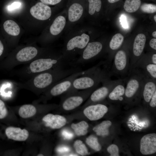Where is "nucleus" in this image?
Segmentation results:
<instances>
[{
	"mask_svg": "<svg viewBox=\"0 0 156 156\" xmlns=\"http://www.w3.org/2000/svg\"><path fill=\"white\" fill-rule=\"evenodd\" d=\"M81 70L78 67L70 68H57L37 74L24 81L18 83V86L38 92L46 90L58 81Z\"/></svg>",
	"mask_w": 156,
	"mask_h": 156,
	"instance_id": "nucleus-3",
	"label": "nucleus"
},
{
	"mask_svg": "<svg viewBox=\"0 0 156 156\" xmlns=\"http://www.w3.org/2000/svg\"><path fill=\"white\" fill-rule=\"evenodd\" d=\"M141 3V0H126L124 5V8L128 12H134L140 7Z\"/></svg>",
	"mask_w": 156,
	"mask_h": 156,
	"instance_id": "nucleus-28",
	"label": "nucleus"
},
{
	"mask_svg": "<svg viewBox=\"0 0 156 156\" xmlns=\"http://www.w3.org/2000/svg\"><path fill=\"white\" fill-rule=\"evenodd\" d=\"M152 36L155 38H156V31H154L152 33Z\"/></svg>",
	"mask_w": 156,
	"mask_h": 156,
	"instance_id": "nucleus-43",
	"label": "nucleus"
},
{
	"mask_svg": "<svg viewBox=\"0 0 156 156\" xmlns=\"http://www.w3.org/2000/svg\"><path fill=\"white\" fill-rule=\"evenodd\" d=\"M67 21V12L64 7L55 17L49 26V34L52 38H57L64 34Z\"/></svg>",
	"mask_w": 156,
	"mask_h": 156,
	"instance_id": "nucleus-10",
	"label": "nucleus"
},
{
	"mask_svg": "<svg viewBox=\"0 0 156 156\" xmlns=\"http://www.w3.org/2000/svg\"><path fill=\"white\" fill-rule=\"evenodd\" d=\"M73 146L77 153L81 155L85 156L88 154V149L82 141L79 140H76Z\"/></svg>",
	"mask_w": 156,
	"mask_h": 156,
	"instance_id": "nucleus-30",
	"label": "nucleus"
},
{
	"mask_svg": "<svg viewBox=\"0 0 156 156\" xmlns=\"http://www.w3.org/2000/svg\"><path fill=\"white\" fill-rule=\"evenodd\" d=\"M146 40V37L143 34H139L135 37L133 46L132 55L130 60L128 74L134 69L137 62L141 57L145 47Z\"/></svg>",
	"mask_w": 156,
	"mask_h": 156,
	"instance_id": "nucleus-11",
	"label": "nucleus"
},
{
	"mask_svg": "<svg viewBox=\"0 0 156 156\" xmlns=\"http://www.w3.org/2000/svg\"><path fill=\"white\" fill-rule=\"evenodd\" d=\"M124 40L123 36L120 33L115 34L112 37L109 43V47L110 50L115 51L121 46Z\"/></svg>",
	"mask_w": 156,
	"mask_h": 156,
	"instance_id": "nucleus-27",
	"label": "nucleus"
},
{
	"mask_svg": "<svg viewBox=\"0 0 156 156\" xmlns=\"http://www.w3.org/2000/svg\"><path fill=\"white\" fill-rule=\"evenodd\" d=\"M31 15L36 19L42 21L49 20L53 14L52 8L41 2L37 3L30 9Z\"/></svg>",
	"mask_w": 156,
	"mask_h": 156,
	"instance_id": "nucleus-13",
	"label": "nucleus"
},
{
	"mask_svg": "<svg viewBox=\"0 0 156 156\" xmlns=\"http://www.w3.org/2000/svg\"><path fill=\"white\" fill-rule=\"evenodd\" d=\"M111 125L112 122L110 121H104L94 127L93 130L98 135H107L109 134L108 128Z\"/></svg>",
	"mask_w": 156,
	"mask_h": 156,
	"instance_id": "nucleus-25",
	"label": "nucleus"
},
{
	"mask_svg": "<svg viewBox=\"0 0 156 156\" xmlns=\"http://www.w3.org/2000/svg\"><path fill=\"white\" fill-rule=\"evenodd\" d=\"M126 81L125 78L120 79L108 95L109 99L112 101H122L125 95Z\"/></svg>",
	"mask_w": 156,
	"mask_h": 156,
	"instance_id": "nucleus-21",
	"label": "nucleus"
},
{
	"mask_svg": "<svg viewBox=\"0 0 156 156\" xmlns=\"http://www.w3.org/2000/svg\"><path fill=\"white\" fill-rule=\"evenodd\" d=\"M140 151L144 155H150L156 152V134H147L141 138L140 142Z\"/></svg>",
	"mask_w": 156,
	"mask_h": 156,
	"instance_id": "nucleus-15",
	"label": "nucleus"
},
{
	"mask_svg": "<svg viewBox=\"0 0 156 156\" xmlns=\"http://www.w3.org/2000/svg\"><path fill=\"white\" fill-rule=\"evenodd\" d=\"M104 62H100L94 66L88 69L84 74L75 79L67 91L95 89L100 83H102L106 79L110 77L109 68L105 64L103 68L101 67Z\"/></svg>",
	"mask_w": 156,
	"mask_h": 156,
	"instance_id": "nucleus-4",
	"label": "nucleus"
},
{
	"mask_svg": "<svg viewBox=\"0 0 156 156\" xmlns=\"http://www.w3.org/2000/svg\"><path fill=\"white\" fill-rule=\"evenodd\" d=\"M5 133L7 138L14 141H23L26 140L29 136L28 131L19 127L10 126L5 130Z\"/></svg>",
	"mask_w": 156,
	"mask_h": 156,
	"instance_id": "nucleus-18",
	"label": "nucleus"
},
{
	"mask_svg": "<svg viewBox=\"0 0 156 156\" xmlns=\"http://www.w3.org/2000/svg\"><path fill=\"white\" fill-rule=\"evenodd\" d=\"M4 30L8 34L12 36H17L20 33V28L14 21L10 20L4 22L3 24Z\"/></svg>",
	"mask_w": 156,
	"mask_h": 156,
	"instance_id": "nucleus-24",
	"label": "nucleus"
},
{
	"mask_svg": "<svg viewBox=\"0 0 156 156\" xmlns=\"http://www.w3.org/2000/svg\"><path fill=\"white\" fill-rule=\"evenodd\" d=\"M87 71V70L75 73L60 80L46 90L47 93L50 96H55L67 92L71 87L74 79L84 74Z\"/></svg>",
	"mask_w": 156,
	"mask_h": 156,
	"instance_id": "nucleus-9",
	"label": "nucleus"
},
{
	"mask_svg": "<svg viewBox=\"0 0 156 156\" xmlns=\"http://www.w3.org/2000/svg\"><path fill=\"white\" fill-rule=\"evenodd\" d=\"M84 93L73 95L67 97L62 102L63 109L66 110H71L79 106L84 100L83 94Z\"/></svg>",
	"mask_w": 156,
	"mask_h": 156,
	"instance_id": "nucleus-22",
	"label": "nucleus"
},
{
	"mask_svg": "<svg viewBox=\"0 0 156 156\" xmlns=\"http://www.w3.org/2000/svg\"><path fill=\"white\" fill-rule=\"evenodd\" d=\"M62 135L65 138L68 139H71L73 135L70 133L64 130L62 132Z\"/></svg>",
	"mask_w": 156,
	"mask_h": 156,
	"instance_id": "nucleus-39",
	"label": "nucleus"
},
{
	"mask_svg": "<svg viewBox=\"0 0 156 156\" xmlns=\"http://www.w3.org/2000/svg\"><path fill=\"white\" fill-rule=\"evenodd\" d=\"M86 142L91 148L95 151H98L101 149V146L97 138L94 135L89 136L86 138Z\"/></svg>",
	"mask_w": 156,
	"mask_h": 156,
	"instance_id": "nucleus-29",
	"label": "nucleus"
},
{
	"mask_svg": "<svg viewBox=\"0 0 156 156\" xmlns=\"http://www.w3.org/2000/svg\"><path fill=\"white\" fill-rule=\"evenodd\" d=\"M150 102V105L154 107L156 106V92H155L151 99Z\"/></svg>",
	"mask_w": 156,
	"mask_h": 156,
	"instance_id": "nucleus-36",
	"label": "nucleus"
},
{
	"mask_svg": "<svg viewBox=\"0 0 156 156\" xmlns=\"http://www.w3.org/2000/svg\"><path fill=\"white\" fill-rule=\"evenodd\" d=\"M37 109L34 105L26 104L21 106L18 113L19 116L23 118H27L34 116L36 113Z\"/></svg>",
	"mask_w": 156,
	"mask_h": 156,
	"instance_id": "nucleus-23",
	"label": "nucleus"
},
{
	"mask_svg": "<svg viewBox=\"0 0 156 156\" xmlns=\"http://www.w3.org/2000/svg\"><path fill=\"white\" fill-rule=\"evenodd\" d=\"M65 7L67 12V21L64 35L74 26L85 21V0H67Z\"/></svg>",
	"mask_w": 156,
	"mask_h": 156,
	"instance_id": "nucleus-5",
	"label": "nucleus"
},
{
	"mask_svg": "<svg viewBox=\"0 0 156 156\" xmlns=\"http://www.w3.org/2000/svg\"><path fill=\"white\" fill-rule=\"evenodd\" d=\"M86 19L91 20L96 14L99 13L102 6V0H85Z\"/></svg>",
	"mask_w": 156,
	"mask_h": 156,
	"instance_id": "nucleus-20",
	"label": "nucleus"
},
{
	"mask_svg": "<svg viewBox=\"0 0 156 156\" xmlns=\"http://www.w3.org/2000/svg\"><path fill=\"white\" fill-rule=\"evenodd\" d=\"M21 3L17 1H15L12 3L11 5H9L8 9L9 11H12L20 7Z\"/></svg>",
	"mask_w": 156,
	"mask_h": 156,
	"instance_id": "nucleus-35",
	"label": "nucleus"
},
{
	"mask_svg": "<svg viewBox=\"0 0 156 156\" xmlns=\"http://www.w3.org/2000/svg\"><path fill=\"white\" fill-rule=\"evenodd\" d=\"M71 127L77 136H82L87 133L89 125L86 121L83 120L77 123L72 124Z\"/></svg>",
	"mask_w": 156,
	"mask_h": 156,
	"instance_id": "nucleus-26",
	"label": "nucleus"
},
{
	"mask_svg": "<svg viewBox=\"0 0 156 156\" xmlns=\"http://www.w3.org/2000/svg\"><path fill=\"white\" fill-rule=\"evenodd\" d=\"M46 127L53 129H60L64 126L67 122L65 117L61 115L49 114L42 118Z\"/></svg>",
	"mask_w": 156,
	"mask_h": 156,
	"instance_id": "nucleus-17",
	"label": "nucleus"
},
{
	"mask_svg": "<svg viewBox=\"0 0 156 156\" xmlns=\"http://www.w3.org/2000/svg\"><path fill=\"white\" fill-rule=\"evenodd\" d=\"M154 18L155 21V22H156V15H154Z\"/></svg>",
	"mask_w": 156,
	"mask_h": 156,
	"instance_id": "nucleus-44",
	"label": "nucleus"
},
{
	"mask_svg": "<svg viewBox=\"0 0 156 156\" xmlns=\"http://www.w3.org/2000/svg\"><path fill=\"white\" fill-rule=\"evenodd\" d=\"M135 68L140 70L146 77L156 80V64L141 57L135 65Z\"/></svg>",
	"mask_w": 156,
	"mask_h": 156,
	"instance_id": "nucleus-16",
	"label": "nucleus"
},
{
	"mask_svg": "<svg viewBox=\"0 0 156 156\" xmlns=\"http://www.w3.org/2000/svg\"><path fill=\"white\" fill-rule=\"evenodd\" d=\"M141 11L145 13H153L156 12V5L144 3L140 6Z\"/></svg>",
	"mask_w": 156,
	"mask_h": 156,
	"instance_id": "nucleus-31",
	"label": "nucleus"
},
{
	"mask_svg": "<svg viewBox=\"0 0 156 156\" xmlns=\"http://www.w3.org/2000/svg\"><path fill=\"white\" fill-rule=\"evenodd\" d=\"M104 47V44L102 41H91L82 51L79 58L73 62L72 65L76 67L93 60L102 53Z\"/></svg>",
	"mask_w": 156,
	"mask_h": 156,
	"instance_id": "nucleus-7",
	"label": "nucleus"
},
{
	"mask_svg": "<svg viewBox=\"0 0 156 156\" xmlns=\"http://www.w3.org/2000/svg\"><path fill=\"white\" fill-rule=\"evenodd\" d=\"M69 151V149L66 147H63L60 148V149H59V151L61 152H64L68 151Z\"/></svg>",
	"mask_w": 156,
	"mask_h": 156,
	"instance_id": "nucleus-41",
	"label": "nucleus"
},
{
	"mask_svg": "<svg viewBox=\"0 0 156 156\" xmlns=\"http://www.w3.org/2000/svg\"><path fill=\"white\" fill-rule=\"evenodd\" d=\"M149 45L151 48L153 49L156 50V39L152 38L150 41Z\"/></svg>",
	"mask_w": 156,
	"mask_h": 156,
	"instance_id": "nucleus-37",
	"label": "nucleus"
},
{
	"mask_svg": "<svg viewBox=\"0 0 156 156\" xmlns=\"http://www.w3.org/2000/svg\"><path fill=\"white\" fill-rule=\"evenodd\" d=\"M8 114L7 108L4 102L0 99V119L5 118Z\"/></svg>",
	"mask_w": 156,
	"mask_h": 156,
	"instance_id": "nucleus-33",
	"label": "nucleus"
},
{
	"mask_svg": "<svg viewBox=\"0 0 156 156\" xmlns=\"http://www.w3.org/2000/svg\"><path fill=\"white\" fill-rule=\"evenodd\" d=\"M130 60L127 52L124 49L118 51L114 55L111 70L109 71V76L114 75L124 77L128 75Z\"/></svg>",
	"mask_w": 156,
	"mask_h": 156,
	"instance_id": "nucleus-8",
	"label": "nucleus"
},
{
	"mask_svg": "<svg viewBox=\"0 0 156 156\" xmlns=\"http://www.w3.org/2000/svg\"><path fill=\"white\" fill-rule=\"evenodd\" d=\"M37 156H44V155L42 154H38L37 155Z\"/></svg>",
	"mask_w": 156,
	"mask_h": 156,
	"instance_id": "nucleus-45",
	"label": "nucleus"
},
{
	"mask_svg": "<svg viewBox=\"0 0 156 156\" xmlns=\"http://www.w3.org/2000/svg\"><path fill=\"white\" fill-rule=\"evenodd\" d=\"M107 151L111 156H119V149L118 146L114 144L110 145L107 148Z\"/></svg>",
	"mask_w": 156,
	"mask_h": 156,
	"instance_id": "nucleus-34",
	"label": "nucleus"
},
{
	"mask_svg": "<svg viewBox=\"0 0 156 156\" xmlns=\"http://www.w3.org/2000/svg\"><path fill=\"white\" fill-rule=\"evenodd\" d=\"M93 31L84 21L72 28L64 36L61 52L72 64L88 44L92 40Z\"/></svg>",
	"mask_w": 156,
	"mask_h": 156,
	"instance_id": "nucleus-1",
	"label": "nucleus"
},
{
	"mask_svg": "<svg viewBox=\"0 0 156 156\" xmlns=\"http://www.w3.org/2000/svg\"><path fill=\"white\" fill-rule=\"evenodd\" d=\"M141 91L144 101L147 103H149L156 92V80L145 77Z\"/></svg>",
	"mask_w": 156,
	"mask_h": 156,
	"instance_id": "nucleus-19",
	"label": "nucleus"
},
{
	"mask_svg": "<svg viewBox=\"0 0 156 156\" xmlns=\"http://www.w3.org/2000/svg\"><path fill=\"white\" fill-rule=\"evenodd\" d=\"M121 22L123 27L125 28H127L128 25L126 22V17L123 15L121 17Z\"/></svg>",
	"mask_w": 156,
	"mask_h": 156,
	"instance_id": "nucleus-38",
	"label": "nucleus"
},
{
	"mask_svg": "<svg viewBox=\"0 0 156 156\" xmlns=\"http://www.w3.org/2000/svg\"><path fill=\"white\" fill-rule=\"evenodd\" d=\"M68 64H71L64 58L61 51H47L12 71V75L26 80L40 73L57 68H65Z\"/></svg>",
	"mask_w": 156,
	"mask_h": 156,
	"instance_id": "nucleus-2",
	"label": "nucleus"
},
{
	"mask_svg": "<svg viewBox=\"0 0 156 156\" xmlns=\"http://www.w3.org/2000/svg\"><path fill=\"white\" fill-rule=\"evenodd\" d=\"M4 49L3 45L1 41L0 40V57L2 55L3 53Z\"/></svg>",
	"mask_w": 156,
	"mask_h": 156,
	"instance_id": "nucleus-40",
	"label": "nucleus"
},
{
	"mask_svg": "<svg viewBox=\"0 0 156 156\" xmlns=\"http://www.w3.org/2000/svg\"><path fill=\"white\" fill-rule=\"evenodd\" d=\"M46 51L40 52L38 49L32 46L24 47L8 58L6 61V66L8 69H13L17 66L30 62L45 53L39 54V52H44Z\"/></svg>",
	"mask_w": 156,
	"mask_h": 156,
	"instance_id": "nucleus-6",
	"label": "nucleus"
},
{
	"mask_svg": "<svg viewBox=\"0 0 156 156\" xmlns=\"http://www.w3.org/2000/svg\"><path fill=\"white\" fill-rule=\"evenodd\" d=\"M67 0H40L41 2L45 4L57 5L60 8H64L65 2Z\"/></svg>",
	"mask_w": 156,
	"mask_h": 156,
	"instance_id": "nucleus-32",
	"label": "nucleus"
},
{
	"mask_svg": "<svg viewBox=\"0 0 156 156\" xmlns=\"http://www.w3.org/2000/svg\"><path fill=\"white\" fill-rule=\"evenodd\" d=\"M120 0H107L110 3H113L119 1Z\"/></svg>",
	"mask_w": 156,
	"mask_h": 156,
	"instance_id": "nucleus-42",
	"label": "nucleus"
},
{
	"mask_svg": "<svg viewBox=\"0 0 156 156\" xmlns=\"http://www.w3.org/2000/svg\"><path fill=\"white\" fill-rule=\"evenodd\" d=\"M108 110L107 106L102 104L89 106L83 111L85 116L92 121L96 120L102 118Z\"/></svg>",
	"mask_w": 156,
	"mask_h": 156,
	"instance_id": "nucleus-14",
	"label": "nucleus"
},
{
	"mask_svg": "<svg viewBox=\"0 0 156 156\" xmlns=\"http://www.w3.org/2000/svg\"><path fill=\"white\" fill-rule=\"evenodd\" d=\"M119 79L111 80L110 77L105 80L102 83V86L95 90L90 97V101L92 102H97L104 99L118 81Z\"/></svg>",
	"mask_w": 156,
	"mask_h": 156,
	"instance_id": "nucleus-12",
	"label": "nucleus"
}]
</instances>
